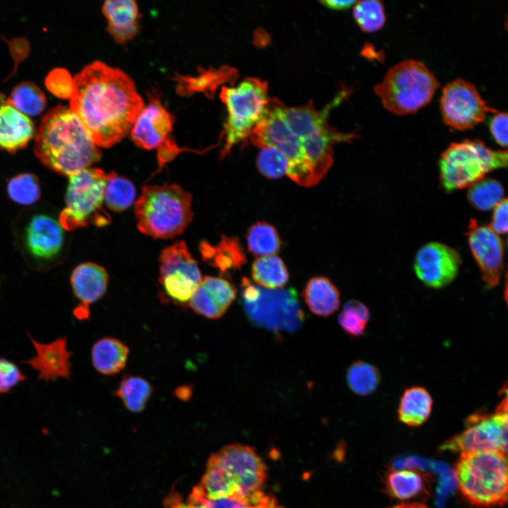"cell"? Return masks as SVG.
<instances>
[{
	"instance_id": "1",
	"label": "cell",
	"mask_w": 508,
	"mask_h": 508,
	"mask_svg": "<svg viewBox=\"0 0 508 508\" xmlns=\"http://www.w3.org/2000/svg\"><path fill=\"white\" fill-rule=\"evenodd\" d=\"M70 108L97 147H110L131 131L144 102L131 77L96 61L73 78Z\"/></svg>"
},
{
	"instance_id": "2",
	"label": "cell",
	"mask_w": 508,
	"mask_h": 508,
	"mask_svg": "<svg viewBox=\"0 0 508 508\" xmlns=\"http://www.w3.org/2000/svg\"><path fill=\"white\" fill-rule=\"evenodd\" d=\"M34 150L44 165L68 176L90 168L102 156L78 117L64 105L43 116L35 133Z\"/></svg>"
},
{
	"instance_id": "3",
	"label": "cell",
	"mask_w": 508,
	"mask_h": 508,
	"mask_svg": "<svg viewBox=\"0 0 508 508\" xmlns=\"http://www.w3.org/2000/svg\"><path fill=\"white\" fill-rule=\"evenodd\" d=\"M266 478L265 465L254 449L232 444L213 454L192 495L205 500L223 498L251 502L259 500Z\"/></svg>"
},
{
	"instance_id": "4",
	"label": "cell",
	"mask_w": 508,
	"mask_h": 508,
	"mask_svg": "<svg viewBox=\"0 0 508 508\" xmlns=\"http://www.w3.org/2000/svg\"><path fill=\"white\" fill-rule=\"evenodd\" d=\"M348 96V91L341 88L334 99L320 110L317 109L311 101L298 107L286 106L284 109L286 121L301 142L310 187L318 183L331 167L334 146L341 143H351L360 135L356 131H339L328 122L331 110Z\"/></svg>"
},
{
	"instance_id": "5",
	"label": "cell",
	"mask_w": 508,
	"mask_h": 508,
	"mask_svg": "<svg viewBox=\"0 0 508 508\" xmlns=\"http://www.w3.org/2000/svg\"><path fill=\"white\" fill-rule=\"evenodd\" d=\"M454 474L459 491L473 505L492 508L508 502V452L461 454Z\"/></svg>"
},
{
	"instance_id": "6",
	"label": "cell",
	"mask_w": 508,
	"mask_h": 508,
	"mask_svg": "<svg viewBox=\"0 0 508 508\" xmlns=\"http://www.w3.org/2000/svg\"><path fill=\"white\" fill-rule=\"evenodd\" d=\"M191 195L177 184L146 186L135 203L138 229L154 238H172L191 222Z\"/></svg>"
},
{
	"instance_id": "7",
	"label": "cell",
	"mask_w": 508,
	"mask_h": 508,
	"mask_svg": "<svg viewBox=\"0 0 508 508\" xmlns=\"http://www.w3.org/2000/svg\"><path fill=\"white\" fill-rule=\"evenodd\" d=\"M439 85L423 63L406 59L391 67L373 90L387 110L402 116L413 114L427 105Z\"/></svg>"
},
{
	"instance_id": "8",
	"label": "cell",
	"mask_w": 508,
	"mask_h": 508,
	"mask_svg": "<svg viewBox=\"0 0 508 508\" xmlns=\"http://www.w3.org/2000/svg\"><path fill=\"white\" fill-rule=\"evenodd\" d=\"M508 168V150H494L478 140L452 143L439 161L440 180L447 192L469 188L488 172Z\"/></svg>"
},
{
	"instance_id": "9",
	"label": "cell",
	"mask_w": 508,
	"mask_h": 508,
	"mask_svg": "<svg viewBox=\"0 0 508 508\" xmlns=\"http://www.w3.org/2000/svg\"><path fill=\"white\" fill-rule=\"evenodd\" d=\"M220 99L225 104L227 119L223 135L224 145L222 157L232 147L248 140L261 119L270 100L266 82L256 78H247L236 86L223 87Z\"/></svg>"
},
{
	"instance_id": "10",
	"label": "cell",
	"mask_w": 508,
	"mask_h": 508,
	"mask_svg": "<svg viewBox=\"0 0 508 508\" xmlns=\"http://www.w3.org/2000/svg\"><path fill=\"white\" fill-rule=\"evenodd\" d=\"M107 174L99 168H87L68 176L66 206L59 214V223L68 231L92 224L97 226L111 222L103 209Z\"/></svg>"
},
{
	"instance_id": "11",
	"label": "cell",
	"mask_w": 508,
	"mask_h": 508,
	"mask_svg": "<svg viewBox=\"0 0 508 508\" xmlns=\"http://www.w3.org/2000/svg\"><path fill=\"white\" fill-rule=\"evenodd\" d=\"M241 296L248 316L258 326L276 332H292L303 321L294 289H269L243 277Z\"/></svg>"
},
{
	"instance_id": "12",
	"label": "cell",
	"mask_w": 508,
	"mask_h": 508,
	"mask_svg": "<svg viewBox=\"0 0 508 508\" xmlns=\"http://www.w3.org/2000/svg\"><path fill=\"white\" fill-rule=\"evenodd\" d=\"M283 102L270 98L267 107L248 140L261 148L270 146L281 152L289 162L286 175L297 184L310 187L302 144L282 113Z\"/></svg>"
},
{
	"instance_id": "13",
	"label": "cell",
	"mask_w": 508,
	"mask_h": 508,
	"mask_svg": "<svg viewBox=\"0 0 508 508\" xmlns=\"http://www.w3.org/2000/svg\"><path fill=\"white\" fill-rule=\"evenodd\" d=\"M159 262L158 279L161 286L159 296L162 302L187 308L202 281V276L186 243L179 241L164 248Z\"/></svg>"
},
{
	"instance_id": "14",
	"label": "cell",
	"mask_w": 508,
	"mask_h": 508,
	"mask_svg": "<svg viewBox=\"0 0 508 508\" xmlns=\"http://www.w3.org/2000/svg\"><path fill=\"white\" fill-rule=\"evenodd\" d=\"M440 110L445 123L459 131L473 128L488 113L496 111L487 105L473 84L463 79H456L444 87Z\"/></svg>"
},
{
	"instance_id": "15",
	"label": "cell",
	"mask_w": 508,
	"mask_h": 508,
	"mask_svg": "<svg viewBox=\"0 0 508 508\" xmlns=\"http://www.w3.org/2000/svg\"><path fill=\"white\" fill-rule=\"evenodd\" d=\"M461 262L455 249L441 243L430 242L417 251L413 267L417 277L426 286L442 288L456 277Z\"/></svg>"
},
{
	"instance_id": "16",
	"label": "cell",
	"mask_w": 508,
	"mask_h": 508,
	"mask_svg": "<svg viewBox=\"0 0 508 508\" xmlns=\"http://www.w3.org/2000/svg\"><path fill=\"white\" fill-rule=\"evenodd\" d=\"M502 431L494 413H476L467 419L466 428L445 441L441 452L460 454L501 450Z\"/></svg>"
},
{
	"instance_id": "17",
	"label": "cell",
	"mask_w": 508,
	"mask_h": 508,
	"mask_svg": "<svg viewBox=\"0 0 508 508\" xmlns=\"http://www.w3.org/2000/svg\"><path fill=\"white\" fill-rule=\"evenodd\" d=\"M173 123L174 117L160 101L152 99L138 116L131 131V138L139 147L159 149L161 152L176 145L169 137Z\"/></svg>"
},
{
	"instance_id": "18",
	"label": "cell",
	"mask_w": 508,
	"mask_h": 508,
	"mask_svg": "<svg viewBox=\"0 0 508 508\" xmlns=\"http://www.w3.org/2000/svg\"><path fill=\"white\" fill-rule=\"evenodd\" d=\"M467 236L470 249L482 273L485 282L496 286L503 269V244L490 226L479 225L471 219Z\"/></svg>"
},
{
	"instance_id": "19",
	"label": "cell",
	"mask_w": 508,
	"mask_h": 508,
	"mask_svg": "<svg viewBox=\"0 0 508 508\" xmlns=\"http://www.w3.org/2000/svg\"><path fill=\"white\" fill-rule=\"evenodd\" d=\"M35 355L22 363L28 364L38 373L37 380L46 382L64 378L70 380L71 364L70 358L74 353L68 349L66 336L60 337L49 343L38 342L28 334Z\"/></svg>"
},
{
	"instance_id": "20",
	"label": "cell",
	"mask_w": 508,
	"mask_h": 508,
	"mask_svg": "<svg viewBox=\"0 0 508 508\" xmlns=\"http://www.w3.org/2000/svg\"><path fill=\"white\" fill-rule=\"evenodd\" d=\"M106 270L93 262L78 265L72 272L70 281L73 294L80 301L73 310L74 316L80 320H89L90 306L100 300L108 286Z\"/></svg>"
},
{
	"instance_id": "21",
	"label": "cell",
	"mask_w": 508,
	"mask_h": 508,
	"mask_svg": "<svg viewBox=\"0 0 508 508\" xmlns=\"http://www.w3.org/2000/svg\"><path fill=\"white\" fill-rule=\"evenodd\" d=\"M235 286L225 279L206 276L195 290L189 306L210 319L222 317L236 298Z\"/></svg>"
},
{
	"instance_id": "22",
	"label": "cell",
	"mask_w": 508,
	"mask_h": 508,
	"mask_svg": "<svg viewBox=\"0 0 508 508\" xmlns=\"http://www.w3.org/2000/svg\"><path fill=\"white\" fill-rule=\"evenodd\" d=\"M35 133L32 119L0 95V149L16 152L25 147Z\"/></svg>"
},
{
	"instance_id": "23",
	"label": "cell",
	"mask_w": 508,
	"mask_h": 508,
	"mask_svg": "<svg viewBox=\"0 0 508 508\" xmlns=\"http://www.w3.org/2000/svg\"><path fill=\"white\" fill-rule=\"evenodd\" d=\"M64 228L52 217L44 214L34 216L25 232L26 247L33 256L50 259L56 255L64 243Z\"/></svg>"
},
{
	"instance_id": "24",
	"label": "cell",
	"mask_w": 508,
	"mask_h": 508,
	"mask_svg": "<svg viewBox=\"0 0 508 508\" xmlns=\"http://www.w3.org/2000/svg\"><path fill=\"white\" fill-rule=\"evenodd\" d=\"M102 10L108 21L107 31L118 43L127 42L138 32L139 14L135 1L107 0Z\"/></svg>"
},
{
	"instance_id": "25",
	"label": "cell",
	"mask_w": 508,
	"mask_h": 508,
	"mask_svg": "<svg viewBox=\"0 0 508 508\" xmlns=\"http://www.w3.org/2000/svg\"><path fill=\"white\" fill-rule=\"evenodd\" d=\"M129 351L128 346L123 341L112 337H102L92 347V364L102 375H116L126 368Z\"/></svg>"
},
{
	"instance_id": "26",
	"label": "cell",
	"mask_w": 508,
	"mask_h": 508,
	"mask_svg": "<svg viewBox=\"0 0 508 508\" xmlns=\"http://www.w3.org/2000/svg\"><path fill=\"white\" fill-rule=\"evenodd\" d=\"M385 485L391 497L406 500L428 494L429 480L427 473L417 469H392L385 475Z\"/></svg>"
},
{
	"instance_id": "27",
	"label": "cell",
	"mask_w": 508,
	"mask_h": 508,
	"mask_svg": "<svg viewBox=\"0 0 508 508\" xmlns=\"http://www.w3.org/2000/svg\"><path fill=\"white\" fill-rule=\"evenodd\" d=\"M303 298L309 310L316 315L327 317L336 312L340 305V294L327 277L311 278L303 291Z\"/></svg>"
},
{
	"instance_id": "28",
	"label": "cell",
	"mask_w": 508,
	"mask_h": 508,
	"mask_svg": "<svg viewBox=\"0 0 508 508\" xmlns=\"http://www.w3.org/2000/svg\"><path fill=\"white\" fill-rule=\"evenodd\" d=\"M433 405L430 392L423 387L413 386L405 389L398 406L399 421L410 427H418L429 418Z\"/></svg>"
},
{
	"instance_id": "29",
	"label": "cell",
	"mask_w": 508,
	"mask_h": 508,
	"mask_svg": "<svg viewBox=\"0 0 508 508\" xmlns=\"http://www.w3.org/2000/svg\"><path fill=\"white\" fill-rule=\"evenodd\" d=\"M153 392V386L145 378L127 375L120 381L114 395L128 411L138 413L145 409Z\"/></svg>"
},
{
	"instance_id": "30",
	"label": "cell",
	"mask_w": 508,
	"mask_h": 508,
	"mask_svg": "<svg viewBox=\"0 0 508 508\" xmlns=\"http://www.w3.org/2000/svg\"><path fill=\"white\" fill-rule=\"evenodd\" d=\"M205 260H208L222 271L235 269L246 261L244 254L236 238L223 237L217 247L207 242L200 246Z\"/></svg>"
},
{
	"instance_id": "31",
	"label": "cell",
	"mask_w": 508,
	"mask_h": 508,
	"mask_svg": "<svg viewBox=\"0 0 508 508\" xmlns=\"http://www.w3.org/2000/svg\"><path fill=\"white\" fill-rule=\"evenodd\" d=\"M253 279L260 286L277 289L284 286L289 280V272L283 260L277 255L258 258L253 263Z\"/></svg>"
},
{
	"instance_id": "32",
	"label": "cell",
	"mask_w": 508,
	"mask_h": 508,
	"mask_svg": "<svg viewBox=\"0 0 508 508\" xmlns=\"http://www.w3.org/2000/svg\"><path fill=\"white\" fill-rule=\"evenodd\" d=\"M135 194V186L130 180L114 171L107 174L104 203L109 210L121 212L128 209L133 204Z\"/></svg>"
},
{
	"instance_id": "33",
	"label": "cell",
	"mask_w": 508,
	"mask_h": 508,
	"mask_svg": "<svg viewBox=\"0 0 508 508\" xmlns=\"http://www.w3.org/2000/svg\"><path fill=\"white\" fill-rule=\"evenodd\" d=\"M346 380L349 389L355 394L368 396L377 389L381 375L376 366L363 361H356L348 368Z\"/></svg>"
},
{
	"instance_id": "34",
	"label": "cell",
	"mask_w": 508,
	"mask_h": 508,
	"mask_svg": "<svg viewBox=\"0 0 508 508\" xmlns=\"http://www.w3.org/2000/svg\"><path fill=\"white\" fill-rule=\"evenodd\" d=\"M248 250L259 256L272 255L277 253L282 241L276 229L265 222L253 224L247 233Z\"/></svg>"
},
{
	"instance_id": "35",
	"label": "cell",
	"mask_w": 508,
	"mask_h": 508,
	"mask_svg": "<svg viewBox=\"0 0 508 508\" xmlns=\"http://www.w3.org/2000/svg\"><path fill=\"white\" fill-rule=\"evenodd\" d=\"M8 99L17 109L27 116L40 114L47 104L46 97L42 90L28 81L15 86Z\"/></svg>"
},
{
	"instance_id": "36",
	"label": "cell",
	"mask_w": 508,
	"mask_h": 508,
	"mask_svg": "<svg viewBox=\"0 0 508 508\" xmlns=\"http://www.w3.org/2000/svg\"><path fill=\"white\" fill-rule=\"evenodd\" d=\"M504 193L500 182L484 178L469 187L467 198L475 209L488 211L494 209L503 200Z\"/></svg>"
},
{
	"instance_id": "37",
	"label": "cell",
	"mask_w": 508,
	"mask_h": 508,
	"mask_svg": "<svg viewBox=\"0 0 508 508\" xmlns=\"http://www.w3.org/2000/svg\"><path fill=\"white\" fill-rule=\"evenodd\" d=\"M370 314L367 306L359 301H347L338 317L340 327L346 334L352 337H361L365 332Z\"/></svg>"
},
{
	"instance_id": "38",
	"label": "cell",
	"mask_w": 508,
	"mask_h": 508,
	"mask_svg": "<svg viewBox=\"0 0 508 508\" xmlns=\"http://www.w3.org/2000/svg\"><path fill=\"white\" fill-rule=\"evenodd\" d=\"M353 17L364 32H374L385 23L386 16L383 4L380 1H356L353 6Z\"/></svg>"
},
{
	"instance_id": "39",
	"label": "cell",
	"mask_w": 508,
	"mask_h": 508,
	"mask_svg": "<svg viewBox=\"0 0 508 508\" xmlns=\"http://www.w3.org/2000/svg\"><path fill=\"white\" fill-rule=\"evenodd\" d=\"M7 190L9 197L21 205H32L40 197V187L37 178L29 173L18 174L8 182Z\"/></svg>"
},
{
	"instance_id": "40",
	"label": "cell",
	"mask_w": 508,
	"mask_h": 508,
	"mask_svg": "<svg viewBox=\"0 0 508 508\" xmlns=\"http://www.w3.org/2000/svg\"><path fill=\"white\" fill-rule=\"evenodd\" d=\"M256 163L260 174L269 179H278L286 174L289 167L286 157L278 150L270 146L260 148Z\"/></svg>"
},
{
	"instance_id": "41",
	"label": "cell",
	"mask_w": 508,
	"mask_h": 508,
	"mask_svg": "<svg viewBox=\"0 0 508 508\" xmlns=\"http://www.w3.org/2000/svg\"><path fill=\"white\" fill-rule=\"evenodd\" d=\"M45 85L55 96L63 99L71 98L73 90V78L67 70L56 68L47 75Z\"/></svg>"
},
{
	"instance_id": "42",
	"label": "cell",
	"mask_w": 508,
	"mask_h": 508,
	"mask_svg": "<svg viewBox=\"0 0 508 508\" xmlns=\"http://www.w3.org/2000/svg\"><path fill=\"white\" fill-rule=\"evenodd\" d=\"M26 380L25 375L11 361L0 358V393L11 391L19 383Z\"/></svg>"
},
{
	"instance_id": "43",
	"label": "cell",
	"mask_w": 508,
	"mask_h": 508,
	"mask_svg": "<svg viewBox=\"0 0 508 508\" xmlns=\"http://www.w3.org/2000/svg\"><path fill=\"white\" fill-rule=\"evenodd\" d=\"M489 126L496 143L500 146L508 147V113L496 114L490 120Z\"/></svg>"
},
{
	"instance_id": "44",
	"label": "cell",
	"mask_w": 508,
	"mask_h": 508,
	"mask_svg": "<svg viewBox=\"0 0 508 508\" xmlns=\"http://www.w3.org/2000/svg\"><path fill=\"white\" fill-rule=\"evenodd\" d=\"M490 226L497 234L508 232V198L503 199L494 208Z\"/></svg>"
},
{
	"instance_id": "45",
	"label": "cell",
	"mask_w": 508,
	"mask_h": 508,
	"mask_svg": "<svg viewBox=\"0 0 508 508\" xmlns=\"http://www.w3.org/2000/svg\"><path fill=\"white\" fill-rule=\"evenodd\" d=\"M502 431L501 450L508 452V406L502 401L495 412Z\"/></svg>"
},
{
	"instance_id": "46",
	"label": "cell",
	"mask_w": 508,
	"mask_h": 508,
	"mask_svg": "<svg viewBox=\"0 0 508 508\" xmlns=\"http://www.w3.org/2000/svg\"><path fill=\"white\" fill-rule=\"evenodd\" d=\"M171 508H207L200 498L192 495L187 501L174 502Z\"/></svg>"
},
{
	"instance_id": "47",
	"label": "cell",
	"mask_w": 508,
	"mask_h": 508,
	"mask_svg": "<svg viewBox=\"0 0 508 508\" xmlns=\"http://www.w3.org/2000/svg\"><path fill=\"white\" fill-rule=\"evenodd\" d=\"M356 2V1L353 0H327L320 1L323 6L332 10H345L353 6Z\"/></svg>"
},
{
	"instance_id": "48",
	"label": "cell",
	"mask_w": 508,
	"mask_h": 508,
	"mask_svg": "<svg viewBox=\"0 0 508 508\" xmlns=\"http://www.w3.org/2000/svg\"><path fill=\"white\" fill-rule=\"evenodd\" d=\"M389 508H428L425 504L420 502L402 503Z\"/></svg>"
},
{
	"instance_id": "49",
	"label": "cell",
	"mask_w": 508,
	"mask_h": 508,
	"mask_svg": "<svg viewBox=\"0 0 508 508\" xmlns=\"http://www.w3.org/2000/svg\"><path fill=\"white\" fill-rule=\"evenodd\" d=\"M500 394L503 396L502 401L508 406V381L503 385Z\"/></svg>"
},
{
	"instance_id": "50",
	"label": "cell",
	"mask_w": 508,
	"mask_h": 508,
	"mask_svg": "<svg viewBox=\"0 0 508 508\" xmlns=\"http://www.w3.org/2000/svg\"><path fill=\"white\" fill-rule=\"evenodd\" d=\"M504 298L508 306V269L505 276V288H504Z\"/></svg>"
},
{
	"instance_id": "51",
	"label": "cell",
	"mask_w": 508,
	"mask_h": 508,
	"mask_svg": "<svg viewBox=\"0 0 508 508\" xmlns=\"http://www.w3.org/2000/svg\"><path fill=\"white\" fill-rule=\"evenodd\" d=\"M506 27H507V30H508V17H507V21H506Z\"/></svg>"
}]
</instances>
